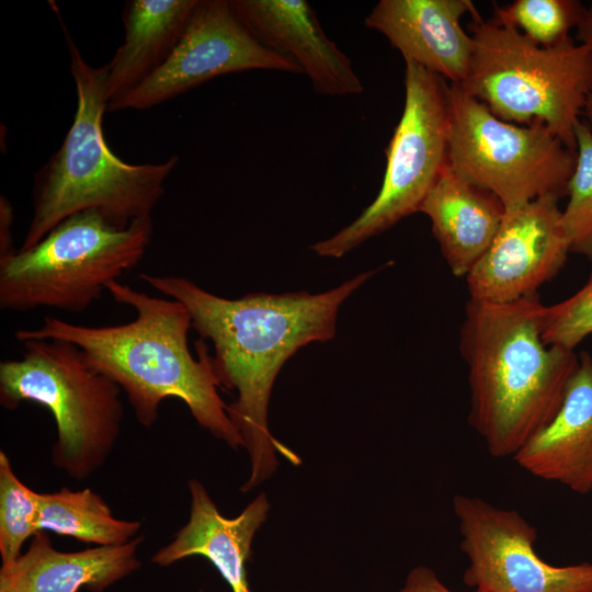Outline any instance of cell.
I'll return each instance as SVG.
<instances>
[{
    "mask_svg": "<svg viewBox=\"0 0 592 592\" xmlns=\"http://www.w3.org/2000/svg\"><path fill=\"white\" fill-rule=\"evenodd\" d=\"M377 271L362 272L323 293H252L236 299L214 295L184 276L139 275L157 292L186 307L193 329L213 344V367L220 387L237 392L227 412L243 440L250 462L249 477L240 488L242 492L275 473L277 455L292 464L300 463L269 428L275 378L300 348L334 337L339 308Z\"/></svg>",
    "mask_w": 592,
    "mask_h": 592,
    "instance_id": "1",
    "label": "cell"
},
{
    "mask_svg": "<svg viewBox=\"0 0 592 592\" xmlns=\"http://www.w3.org/2000/svg\"><path fill=\"white\" fill-rule=\"evenodd\" d=\"M106 292L129 306L135 318L116 326L89 327L46 316L37 328L18 329L14 338L62 340L80 348L96 371L116 383L126 395L138 423L150 429L168 398L180 399L196 423L234 449L243 440L218 394L212 355L203 340L195 342L198 358L189 348L192 318L175 300L150 296L113 281Z\"/></svg>",
    "mask_w": 592,
    "mask_h": 592,
    "instance_id": "2",
    "label": "cell"
},
{
    "mask_svg": "<svg viewBox=\"0 0 592 592\" xmlns=\"http://www.w3.org/2000/svg\"><path fill=\"white\" fill-rule=\"evenodd\" d=\"M538 293L510 303L469 298L459 334L470 426L493 457H512L558 411L579 354L542 338Z\"/></svg>",
    "mask_w": 592,
    "mask_h": 592,
    "instance_id": "3",
    "label": "cell"
},
{
    "mask_svg": "<svg viewBox=\"0 0 592 592\" xmlns=\"http://www.w3.org/2000/svg\"><path fill=\"white\" fill-rule=\"evenodd\" d=\"M61 25L77 109L59 149L35 175L33 215L19 250L34 247L64 219L88 209L98 210L119 229L151 217L179 163L178 156L158 163H128L111 150L103 132L105 66L89 65Z\"/></svg>",
    "mask_w": 592,
    "mask_h": 592,
    "instance_id": "4",
    "label": "cell"
},
{
    "mask_svg": "<svg viewBox=\"0 0 592 592\" xmlns=\"http://www.w3.org/2000/svg\"><path fill=\"white\" fill-rule=\"evenodd\" d=\"M470 15L473 55L458 84L500 119L542 122L576 150V127L592 90V48L571 37L544 47L512 26L482 19L476 8Z\"/></svg>",
    "mask_w": 592,
    "mask_h": 592,
    "instance_id": "5",
    "label": "cell"
},
{
    "mask_svg": "<svg viewBox=\"0 0 592 592\" xmlns=\"http://www.w3.org/2000/svg\"><path fill=\"white\" fill-rule=\"evenodd\" d=\"M20 360L0 363V405L45 407L56 424L52 463L83 480L96 473L122 432V389L88 362L83 351L62 340H27Z\"/></svg>",
    "mask_w": 592,
    "mask_h": 592,
    "instance_id": "6",
    "label": "cell"
},
{
    "mask_svg": "<svg viewBox=\"0 0 592 592\" xmlns=\"http://www.w3.org/2000/svg\"><path fill=\"white\" fill-rule=\"evenodd\" d=\"M152 232L151 217L119 229L94 209L72 214L34 247L0 257V308L82 312L141 261Z\"/></svg>",
    "mask_w": 592,
    "mask_h": 592,
    "instance_id": "7",
    "label": "cell"
},
{
    "mask_svg": "<svg viewBox=\"0 0 592 592\" xmlns=\"http://www.w3.org/2000/svg\"><path fill=\"white\" fill-rule=\"evenodd\" d=\"M447 164L496 195L505 210L566 195L577 153L544 123L500 119L458 83H448Z\"/></svg>",
    "mask_w": 592,
    "mask_h": 592,
    "instance_id": "8",
    "label": "cell"
},
{
    "mask_svg": "<svg viewBox=\"0 0 592 592\" xmlns=\"http://www.w3.org/2000/svg\"><path fill=\"white\" fill-rule=\"evenodd\" d=\"M405 106L386 149V170L371 205L332 237L311 250L342 258L419 208L447 164L448 83L413 61L406 60Z\"/></svg>",
    "mask_w": 592,
    "mask_h": 592,
    "instance_id": "9",
    "label": "cell"
},
{
    "mask_svg": "<svg viewBox=\"0 0 592 592\" xmlns=\"http://www.w3.org/2000/svg\"><path fill=\"white\" fill-rule=\"evenodd\" d=\"M463 581L475 592H592V563L553 566L536 550L537 531L517 511L456 494Z\"/></svg>",
    "mask_w": 592,
    "mask_h": 592,
    "instance_id": "10",
    "label": "cell"
},
{
    "mask_svg": "<svg viewBox=\"0 0 592 592\" xmlns=\"http://www.w3.org/2000/svg\"><path fill=\"white\" fill-rule=\"evenodd\" d=\"M247 70L303 73L289 58L263 45L227 0H200L166 62L106 111L147 110L214 78Z\"/></svg>",
    "mask_w": 592,
    "mask_h": 592,
    "instance_id": "11",
    "label": "cell"
},
{
    "mask_svg": "<svg viewBox=\"0 0 592 592\" xmlns=\"http://www.w3.org/2000/svg\"><path fill=\"white\" fill-rule=\"evenodd\" d=\"M559 198L545 195L505 210L490 247L465 277L469 298L514 301L559 273L571 252Z\"/></svg>",
    "mask_w": 592,
    "mask_h": 592,
    "instance_id": "12",
    "label": "cell"
},
{
    "mask_svg": "<svg viewBox=\"0 0 592 592\" xmlns=\"http://www.w3.org/2000/svg\"><path fill=\"white\" fill-rule=\"evenodd\" d=\"M234 10L266 47L289 58L323 95H355L362 82L350 58L323 32L306 0H232Z\"/></svg>",
    "mask_w": 592,
    "mask_h": 592,
    "instance_id": "13",
    "label": "cell"
},
{
    "mask_svg": "<svg viewBox=\"0 0 592 592\" xmlns=\"http://www.w3.org/2000/svg\"><path fill=\"white\" fill-rule=\"evenodd\" d=\"M474 9L469 0H380L365 25L383 34L405 61L462 83L469 70L473 38L460 19Z\"/></svg>",
    "mask_w": 592,
    "mask_h": 592,
    "instance_id": "14",
    "label": "cell"
},
{
    "mask_svg": "<svg viewBox=\"0 0 592 592\" xmlns=\"http://www.w3.org/2000/svg\"><path fill=\"white\" fill-rule=\"evenodd\" d=\"M187 488L189 520L173 539L151 557V562L168 567L187 557L202 556L213 563L232 592H252L246 563L252 555L254 535L267 517V497L258 494L238 516L228 519L219 512L200 480H189Z\"/></svg>",
    "mask_w": 592,
    "mask_h": 592,
    "instance_id": "15",
    "label": "cell"
},
{
    "mask_svg": "<svg viewBox=\"0 0 592 592\" xmlns=\"http://www.w3.org/2000/svg\"><path fill=\"white\" fill-rule=\"evenodd\" d=\"M531 475L573 492L592 491V356L582 351L553 419L513 456Z\"/></svg>",
    "mask_w": 592,
    "mask_h": 592,
    "instance_id": "16",
    "label": "cell"
},
{
    "mask_svg": "<svg viewBox=\"0 0 592 592\" xmlns=\"http://www.w3.org/2000/svg\"><path fill=\"white\" fill-rule=\"evenodd\" d=\"M138 535L127 544L95 546L78 551L56 549L46 531L37 532L27 549L0 568V592H104L139 570Z\"/></svg>",
    "mask_w": 592,
    "mask_h": 592,
    "instance_id": "17",
    "label": "cell"
},
{
    "mask_svg": "<svg viewBox=\"0 0 592 592\" xmlns=\"http://www.w3.org/2000/svg\"><path fill=\"white\" fill-rule=\"evenodd\" d=\"M419 213L431 220L453 275L466 277L493 241L505 207L491 192L465 180L446 164Z\"/></svg>",
    "mask_w": 592,
    "mask_h": 592,
    "instance_id": "18",
    "label": "cell"
},
{
    "mask_svg": "<svg viewBox=\"0 0 592 592\" xmlns=\"http://www.w3.org/2000/svg\"><path fill=\"white\" fill-rule=\"evenodd\" d=\"M200 0H129L123 43L104 65L107 104L141 84L169 58Z\"/></svg>",
    "mask_w": 592,
    "mask_h": 592,
    "instance_id": "19",
    "label": "cell"
},
{
    "mask_svg": "<svg viewBox=\"0 0 592 592\" xmlns=\"http://www.w3.org/2000/svg\"><path fill=\"white\" fill-rule=\"evenodd\" d=\"M39 530L96 546H118L137 537L141 522L114 516L104 499L90 488L68 487L39 496Z\"/></svg>",
    "mask_w": 592,
    "mask_h": 592,
    "instance_id": "20",
    "label": "cell"
},
{
    "mask_svg": "<svg viewBox=\"0 0 592 592\" xmlns=\"http://www.w3.org/2000/svg\"><path fill=\"white\" fill-rule=\"evenodd\" d=\"M39 496L16 476L8 455L0 451L1 567L15 562L24 543L41 531Z\"/></svg>",
    "mask_w": 592,
    "mask_h": 592,
    "instance_id": "21",
    "label": "cell"
},
{
    "mask_svg": "<svg viewBox=\"0 0 592 592\" xmlns=\"http://www.w3.org/2000/svg\"><path fill=\"white\" fill-rule=\"evenodd\" d=\"M585 9L577 0H515L502 7L496 4L492 19L548 47L570 37V30L579 26Z\"/></svg>",
    "mask_w": 592,
    "mask_h": 592,
    "instance_id": "22",
    "label": "cell"
},
{
    "mask_svg": "<svg viewBox=\"0 0 592 592\" xmlns=\"http://www.w3.org/2000/svg\"><path fill=\"white\" fill-rule=\"evenodd\" d=\"M577 160L567 183L562 225L570 251L592 261V130L580 121L576 127Z\"/></svg>",
    "mask_w": 592,
    "mask_h": 592,
    "instance_id": "23",
    "label": "cell"
},
{
    "mask_svg": "<svg viewBox=\"0 0 592 592\" xmlns=\"http://www.w3.org/2000/svg\"><path fill=\"white\" fill-rule=\"evenodd\" d=\"M592 334V273L585 284L568 298L545 306L542 338L547 345L574 351Z\"/></svg>",
    "mask_w": 592,
    "mask_h": 592,
    "instance_id": "24",
    "label": "cell"
},
{
    "mask_svg": "<svg viewBox=\"0 0 592 592\" xmlns=\"http://www.w3.org/2000/svg\"><path fill=\"white\" fill-rule=\"evenodd\" d=\"M398 592H454L426 566L412 568Z\"/></svg>",
    "mask_w": 592,
    "mask_h": 592,
    "instance_id": "25",
    "label": "cell"
},
{
    "mask_svg": "<svg viewBox=\"0 0 592 592\" xmlns=\"http://www.w3.org/2000/svg\"><path fill=\"white\" fill-rule=\"evenodd\" d=\"M0 257L14 251L12 243L11 226L13 223V210L8 200L1 196L0 204Z\"/></svg>",
    "mask_w": 592,
    "mask_h": 592,
    "instance_id": "26",
    "label": "cell"
},
{
    "mask_svg": "<svg viewBox=\"0 0 592 592\" xmlns=\"http://www.w3.org/2000/svg\"><path fill=\"white\" fill-rule=\"evenodd\" d=\"M577 38L580 44L592 48V4L585 9L584 15L577 27Z\"/></svg>",
    "mask_w": 592,
    "mask_h": 592,
    "instance_id": "27",
    "label": "cell"
},
{
    "mask_svg": "<svg viewBox=\"0 0 592 592\" xmlns=\"http://www.w3.org/2000/svg\"><path fill=\"white\" fill-rule=\"evenodd\" d=\"M582 114L587 117L588 125L592 130V90L588 95Z\"/></svg>",
    "mask_w": 592,
    "mask_h": 592,
    "instance_id": "28",
    "label": "cell"
},
{
    "mask_svg": "<svg viewBox=\"0 0 592 592\" xmlns=\"http://www.w3.org/2000/svg\"><path fill=\"white\" fill-rule=\"evenodd\" d=\"M197 592H204L203 590H198Z\"/></svg>",
    "mask_w": 592,
    "mask_h": 592,
    "instance_id": "29",
    "label": "cell"
}]
</instances>
